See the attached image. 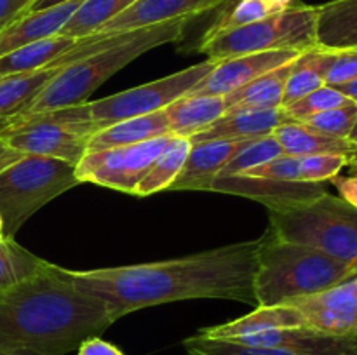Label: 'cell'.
<instances>
[{"label": "cell", "mask_w": 357, "mask_h": 355, "mask_svg": "<svg viewBox=\"0 0 357 355\" xmlns=\"http://www.w3.org/2000/svg\"><path fill=\"white\" fill-rule=\"evenodd\" d=\"M261 237L176 260L128 267L68 270L77 287L107 303L115 320L136 310L185 299L255 303V270Z\"/></svg>", "instance_id": "6da1fadb"}, {"label": "cell", "mask_w": 357, "mask_h": 355, "mask_svg": "<svg viewBox=\"0 0 357 355\" xmlns=\"http://www.w3.org/2000/svg\"><path fill=\"white\" fill-rule=\"evenodd\" d=\"M115 322L107 303L77 287L68 270L49 263L37 277L0 289V352L65 355Z\"/></svg>", "instance_id": "7a4b0ae2"}, {"label": "cell", "mask_w": 357, "mask_h": 355, "mask_svg": "<svg viewBox=\"0 0 357 355\" xmlns=\"http://www.w3.org/2000/svg\"><path fill=\"white\" fill-rule=\"evenodd\" d=\"M192 19H174L124 33L80 38L49 68H58L23 113L59 110L89 101L110 77L145 52L183 37Z\"/></svg>", "instance_id": "3957f363"}, {"label": "cell", "mask_w": 357, "mask_h": 355, "mask_svg": "<svg viewBox=\"0 0 357 355\" xmlns=\"http://www.w3.org/2000/svg\"><path fill=\"white\" fill-rule=\"evenodd\" d=\"M357 268L314 247L261 235L255 270L257 306L282 305L298 296L324 291L356 277Z\"/></svg>", "instance_id": "277c9868"}, {"label": "cell", "mask_w": 357, "mask_h": 355, "mask_svg": "<svg viewBox=\"0 0 357 355\" xmlns=\"http://www.w3.org/2000/svg\"><path fill=\"white\" fill-rule=\"evenodd\" d=\"M268 232L286 242L314 247L357 268V209L323 191L291 207L268 211Z\"/></svg>", "instance_id": "5b68a950"}, {"label": "cell", "mask_w": 357, "mask_h": 355, "mask_svg": "<svg viewBox=\"0 0 357 355\" xmlns=\"http://www.w3.org/2000/svg\"><path fill=\"white\" fill-rule=\"evenodd\" d=\"M75 164L38 155H21L0 171V218L3 239L17 230L52 198L77 187Z\"/></svg>", "instance_id": "8992f818"}, {"label": "cell", "mask_w": 357, "mask_h": 355, "mask_svg": "<svg viewBox=\"0 0 357 355\" xmlns=\"http://www.w3.org/2000/svg\"><path fill=\"white\" fill-rule=\"evenodd\" d=\"M317 45V7L291 2L286 9L244 26L204 33L199 51L213 61L279 51V49H305Z\"/></svg>", "instance_id": "52a82bcc"}, {"label": "cell", "mask_w": 357, "mask_h": 355, "mask_svg": "<svg viewBox=\"0 0 357 355\" xmlns=\"http://www.w3.org/2000/svg\"><path fill=\"white\" fill-rule=\"evenodd\" d=\"M215 63L213 59H206L199 65L188 66L180 72L131 87L122 93L51 111H54L56 117L61 120L87 124L98 131L126 118L142 117L164 110L176 100L187 96L211 72Z\"/></svg>", "instance_id": "ba28073f"}, {"label": "cell", "mask_w": 357, "mask_h": 355, "mask_svg": "<svg viewBox=\"0 0 357 355\" xmlns=\"http://www.w3.org/2000/svg\"><path fill=\"white\" fill-rule=\"evenodd\" d=\"M94 131L87 124L65 122L54 111L20 113L6 122L0 138L21 155H38L79 164Z\"/></svg>", "instance_id": "9c48e42d"}, {"label": "cell", "mask_w": 357, "mask_h": 355, "mask_svg": "<svg viewBox=\"0 0 357 355\" xmlns=\"http://www.w3.org/2000/svg\"><path fill=\"white\" fill-rule=\"evenodd\" d=\"M169 138L171 134L159 136L136 145L87 152L75 166L77 180L135 195L138 183L149 173Z\"/></svg>", "instance_id": "30bf717a"}, {"label": "cell", "mask_w": 357, "mask_h": 355, "mask_svg": "<svg viewBox=\"0 0 357 355\" xmlns=\"http://www.w3.org/2000/svg\"><path fill=\"white\" fill-rule=\"evenodd\" d=\"M282 305L298 310L307 329L330 336H357L356 277L324 291L293 298Z\"/></svg>", "instance_id": "8fae6325"}, {"label": "cell", "mask_w": 357, "mask_h": 355, "mask_svg": "<svg viewBox=\"0 0 357 355\" xmlns=\"http://www.w3.org/2000/svg\"><path fill=\"white\" fill-rule=\"evenodd\" d=\"M298 49H279V51L253 52V54L234 56V58L216 61L211 72L188 94H206V96H227L253 82L271 70L291 63L302 54Z\"/></svg>", "instance_id": "7c38bea8"}, {"label": "cell", "mask_w": 357, "mask_h": 355, "mask_svg": "<svg viewBox=\"0 0 357 355\" xmlns=\"http://www.w3.org/2000/svg\"><path fill=\"white\" fill-rule=\"evenodd\" d=\"M211 191L251 198L260 202L261 205H267L268 211H275L310 200L326 190L323 183H291L248 174H234L216 178L211 184Z\"/></svg>", "instance_id": "4fadbf2b"}, {"label": "cell", "mask_w": 357, "mask_h": 355, "mask_svg": "<svg viewBox=\"0 0 357 355\" xmlns=\"http://www.w3.org/2000/svg\"><path fill=\"white\" fill-rule=\"evenodd\" d=\"M232 0H136L131 7L108 21L94 35L124 33L174 19H194L195 16L218 9Z\"/></svg>", "instance_id": "5bb4252c"}, {"label": "cell", "mask_w": 357, "mask_h": 355, "mask_svg": "<svg viewBox=\"0 0 357 355\" xmlns=\"http://www.w3.org/2000/svg\"><path fill=\"white\" fill-rule=\"evenodd\" d=\"M253 139H211L192 143L185 166L167 190L171 191H211L215 178L243 146Z\"/></svg>", "instance_id": "9a60e30c"}, {"label": "cell", "mask_w": 357, "mask_h": 355, "mask_svg": "<svg viewBox=\"0 0 357 355\" xmlns=\"http://www.w3.org/2000/svg\"><path fill=\"white\" fill-rule=\"evenodd\" d=\"M351 164V157L337 153L317 155H279L274 160L246 171L248 176L268 178L291 183H324L331 181Z\"/></svg>", "instance_id": "2e32d148"}, {"label": "cell", "mask_w": 357, "mask_h": 355, "mask_svg": "<svg viewBox=\"0 0 357 355\" xmlns=\"http://www.w3.org/2000/svg\"><path fill=\"white\" fill-rule=\"evenodd\" d=\"M80 3L82 0H70L47 9L24 13L23 16L0 30V58L31 42L58 35Z\"/></svg>", "instance_id": "e0dca14e"}, {"label": "cell", "mask_w": 357, "mask_h": 355, "mask_svg": "<svg viewBox=\"0 0 357 355\" xmlns=\"http://www.w3.org/2000/svg\"><path fill=\"white\" fill-rule=\"evenodd\" d=\"M291 122L284 108L275 110H237L227 111L208 129L190 136V143L211 139H258L271 136L279 125Z\"/></svg>", "instance_id": "ac0fdd59"}, {"label": "cell", "mask_w": 357, "mask_h": 355, "mask_svg": "<svg viewBox=\"0 0 357 355\" xmlns=\"http://www.w3.org/2000/svg\"><path fill=\"white\" fill-rule=\"evenodd\" d=\"M288 327H305L300 312L289 305H274L257 306L248 315L218 326L204 327L199 331V334L216 340H236L250 334L265 333L271 329H288Z\"/></svg>", "instance_id": "d6986e66"}, {"label": "cell", "mask_w": 357, "mask_h": 355, "mask_svg": "<svg viewBox=\"0 0 357 355\" xmlns=\"http://www.w3.org/2000/svg\"><path fill=\"white\" fill-rule=\"evenodd\" d=\"M164 113L171 134L190 138L227 113V101L225 96L187 94L164 108Z\"/></svg>", "instance_id": "ffe728a7"}, {"label": "cell", "mask_w": 357, "mask_h": 355, "mask_svg": "<svg viewBox=\"0 0 357 355\" xmlns=\"http://www.w3.org/2000/svg\"><path fill=\"white\" fill-rule=\"evenodd\" d=\"M169 134L166 113H164V110H160L155 113L142 115V117L126 118V120L98 129L96 132L91 134L89 141H87V152H100V150L136 145V143Z\"/></svg>", "instance_id": "44dd1931"}, {"label": "cell", "mask_w": 357, "mask_h": 355, "mask_svg": "<svg viewBox=\"0 0 357 355\" xmlns=\"http://www.w3.org/2000/svg\"><path fill=\"white\" fill-rule=\"evenodd\" d=\"M284 155H317L337 153L352 157L357 146L345 138H335L316 131L303 122H286L272 132Z\"/></svg>", "instance_id": "7402d4cb"}, {"label": "cell", "mask_w": 357, "mask_h": 355, "mask_svg": "<svg viewBox=\"0 0 357 355\" xmlns=\"http://www.w3.org/2000/svg\"><path fill=\"white\" fill-rule=\"evenodd\" d=\"M317 45L357 47V0H331L317 6Z\"/></svg>", "instance_id": "603a6c76"}, {"label": "cell", "mask_w": 357, "mask_h": 355, "mask_svg": "<svg viewBox=\"0 0 357 355\" xmlns=\"http://www.w3.org/2000/svg\"><path fill=\"white\" fill-rule=\"evenodd\" d=\"M291 63L271 70L241 89L227 94V111L237 110H275L282 108L286 80L291 72Z\"/></svg>", "instance_id": "cb8c5ba5"}, {"label": "cell", "mask_w": 357, "mask_h": 355, "mask_svg": "<svg viewBox=\"0 0 357 355\" xmlns=\"http://www.w3.org/2000/svg\"><path fill=\"white\" fill-rule=\"evenodd\" d=\"M75 44V38L63 37V35H54V37L31 42V44L0 58V75H21V73H31L49 68L56 59L61 58Z\"/></svg>", "instance_id": "d4e9b609"}, {"label": "cell", "mask_w": 357, "mask_h": 355, "mask_svg": "<svg viewBox=\"0 0 357 355\" xmlns=\"http://www.w3.org/2000/svg\"><path fill=\"white\" fill-rule=\"evenodd\" d=\"M190 148V139L185 138V136L171 134L167 145L157 155V159L153 160L149 173L143 176V180L136 187L135 195H138V197H149V195L167 190L171 187V183L176 180L178 174L181 173V169H183L185 160H187Z\"/></svg>", "instance_id": "484cf974"}, {"label": "cell", "mask_w": 357, "mask_h": 355, "mask_svg": "<svg viewBox=\"0 0 357 355\" xmlns=\"http://www.w3.org/2000/svg\"><path fill=\"white\" fill-rule=\"evenodd\" d=\"M324 65H326V49L321 45L305 49L293 61L282 94V108L296 103L307 94L324 86Z\"/></svg>", "instance_id": "4316f807"}, {"label": "cell", "mask_w": 357, "mask_h": 355, "mask_svg": "<svg viewBox=\"0 0 357 355\" xmlns=\"http://www.w3.org/2000/svg\"><path fill=\"white\" fill-rule=\"evenodd\" d=\"M135 2L136 0H82V3L77 7L75 13L66 21L58 35L75 38V40L91 37L103 24L124 13Z\"/></svg>", "instance_id": "83f0119b"}, {"label": "cell", "mask_w": 357, "mask_h": 355, "mask_svg": "<svg viewBox=\"0 0 357 355\" xmlns=\"http://www.w3.org/2000/svg\"><path fill=\"white\" fill-rule=\"evenodd\" d=\"M47 267L49 261L35 256L14 239L0 240V289L30 281Z\"/></svg>", "instance_id": "f1b7e54d"}, {"label": "cell", "mask_w": 357, "mask_h": 355, "mask_svg": "<svg viewBox=\"0 0 357 355\" xmlns=\"http://www.w3.org/2000/svg\"><path fill=\"white\" fill-rule=\"evenodd\" d=\"M183 347L190 355H310L284 350V348L253 347V345H243L229 340H216V338H206L199 333L187 338L183 341Z\"/></svg>", "instance_id": "f546056e"}, {"label": "cell", "mask_w": 357, "mask_h": 355, "mask_svg": "<svg viewBox=\"0 0 357 355\" xmlns=\"http://www.w3.org/2000/svg\"><path fill=\"white\" fill-rule=\"evenodd\" d=\"M279 155H282V150L272 134L253 139V141H250L246 146H243V148L230 159V162L223 167L222 173H220L218 176L243 174L246 173V171L253 169V167L271 162V160H274L275 157Z\"/></svg>", "instance_id": "4dcf8cb0"}, {"label": "cell", "mask_w": 357, "mask_h": 355, "mask_svg": "<svg viewBox=\"0 0 357 355\" xmlns=\"http://www.w3.org/2000/svg\"><path fill=\"white\" fill-rule=\"evenodd\" d=\"M349 101L351 100H349L345 94H342L337 87H331L324 84L323 87L312 90V93L307 94L305 97L298 100L296 103L286 106L284 111L288 113V117L291 118V120L303 122L309 117H312V115L321 113V111L344 106Z\"/></svg>", "instance_id": "1f68e13d"}, {"label": "cell", "mask_w": 357, "mask_h": 355, "mask_svg": "<svg viewBox=\"0 0 357 355\" xmlns=\"http://www.w3.org/2000/svg\"><path fill=\"white\" fill-rule=\"evenodd\" d=\"M275 13H279V9L272 6L268 0H237L230 9H227L216 19V23L206 33H216V31L244 26V24L260 21Z\"/></svg>", "instance_id": "d6a6232c"}, {"label": "cell", "mask_w": 357, "mask_h": 355, "mask_svg": "<svg viewBox=\"0 0 357 355\" xmlns=\"http://www.w3.org/2000/svg\"><path fill=\"white\" fill-rule=\"evenodd\" d=\"M357 118V103L349 101L347 104L338 108H331V110L321 111V113L312 115L303 124L310 125L316 131L324 132L328 136H335V138H345L349 139L352 127L356 124Z\"/></svg>", "instance_id": "836d02e7"}, {"label": "cell", "mask_w": 357, "mask_h": 355, "mask_svg": "<svg viewBox=\"0 0 357 355\" xmlns=\"http://www.w3.org/2000/svg\"><path fill=\"white\" fill-rule=\"evenodd\" d=\"M357 80V47L356 49H326L324 84L340 87Z\"/></svg>", "instance_id": "e575fe53"}, {"label": "cell", "mask_w": 357, "mask_h": 355, "mask_svg": "<svg viewBox=\"0 0 357 355\" xmlns=\"http://www.w3.org/2000/svg\"><path fill=\"white\" fill-rule=\"evenodd\" d=\"M33 0H0V30L28 13Z\"/></svg>", "instance_id": "d590c367"}, {"label": "cell", "mask_w": 357, "mask_h": 355, "mask_svg": "<svg viewBox=\"0 0 357 355\" xmlns=\"http://www.w3.org/2000/svg\"><path fill=\"white\" fill-rule=\"evenodd\" d=\"M77 355H126V354L122 350H119L115 345L101 340L100 336H93V338H87L86 341H82V343L79 345V348H77Z\"/></svg>", "instance_id": "8d00e7d4"}, {"label": "cell", "mask_w": 357, "mask_h": 355, "mask_svg": "<svg viewBox=\"0 0 357 355\" xmlns=\"http://www.w3.org/2000/svg\"><path fill=\"white\" fill-rule=\"evenodd\" d=\"M331 181H333V184L337 187L340 197L357 209V176H352V174L340 176V174H338V176H335Z\"/></svg>", "instance_id": "74e56055"}, {"label": "cell", "mask_w": 357, "mask_h": 355, "mask_svg": "<svg viewBox=\"0 0 357 355\" xmlns=\"http://www.w3.org/2000/svg\"><path fill=\"white\" fill-rule=\"evenodd\" d=\"M70 2V0H33L28 10H40V9H47V7H54L59 6V3Z\"/></svg>", "instance_id": "f35d334b"}, {"label": "cell", "mask_w": 357, "mask_h": 355, "mask_svg": "<svg viewBox=\"0 0 357 355\" xmlns=\"http://www.w3.org/2000/svg\"><path fill=\"white\" fill-rule=\"evenodd\" d=\"M337 89L340 90L342 94H345V96H347L349 100L354 101V103H357V80H352V82L344 84V86L337 87Z\"/></svg>", "instance_id": "ab89813d"}, {"label": "cell", "mask_w": 357, "mask_h": 355, "mask_svg": "<svg viewBox=\"0 0 357 355\" xmlns=\"http://www.w3.org/2000/svg\"><path fill=\"white\" fill-rule=\"evenodd\" d=\"M20 157H21V153L14 152V150H7V152L3 153L2 157H0V171H2L3 167L9 166V164L16 162V160L20 159Z\"/></svg>", "instance_id": "60d3db41"}, {"label": "cell", "mask_w": 357, "mask_h": 355, "mask_svg": "<svg viewBox=\"0 0 357 355\" xmlns=\"http://www.w3.org/2000/svg\"><path fill=\"white\" fill-rule=\"evenodd\" d=\"M268 2H271L274 7H278L279 10H282V9H286V7H288L293 0H268Z\"/></svg>", "instance_id": "b9f144b4"}, {"label": "cell", "mask_w": 357, "mask_h": 355, "mask_svg": "<svg viewBox=\"0 0 357 355\" xmlns=\"http://www.w3.org/2000/svg\"><path fill=\"white\" fill-rule=\"evenodd\" d=\"M349 141H352L357 146V118H356V124H354V127H352L351 134H349Z\"/></svg>", "instance_id": "7bdbcfd3"}, {"label": "cell", "mask_w": 357, "mask_h": 355, "mask_svg": "<svg viewBox=\"0 0 357 355\" xmlns=\"http://www.w3.org/2000/svg\"><path fill=\"white\" fill-rule=\"evenodd\" d=\"M7 150H10V148H9V146H7V145H6V141H3V139H2V138H0V157H2V155H3V153H6V152H7Z\"/></svg>", "instance_id": "ee69618b"}, {"label": "cell", "mask_w": 357, "mask_h": 355, "mask_svg": "<svg viewBox=\"0 0 357 355\" xmlns=\"http://www.w3.org/2000/svg\"><path fill=\"white\" fill-rule=\"evenodd\" d=\"M349 174H352V176H357V164H349Z\"/></svg>", "instance_id": "f6af8a7d"}, {"label": "cell", "mask_w": 357, "mask_h": 355, "mask_svg": "<svg viewBox=\"0 0 357 355\" xmlns=\"http://www.w3.org/2000/svg\"><path fill=\"white\" fill-rule=\"evenodd\" d=\"M351 164H357V148H356V152L352 153V157H351Z\"/></svg>", "instance_id": "bcb514c9"}, {"label": "cell", "mask_w": 357, "mask_h": 355, "mask_svg": "<svg viewBox=\"0 0 357 355\" xmlns=\"http://www.w3.org/2000/svg\"><path fill=\"white\" fill-rule=\"evenodd\" d=\"M3 239V232H2V218H0V240Z\"/></svg>", "instance_id": "7dc6e473"}, {"label": "cell", "mask_w": 357, "mask_h": 355, "mask_svg": "<svg viewBox=\"0 0 357 355\" xmlns=\"http://www.w3.org/2000/svg\"><path fill=\"white\" fill-rule=\"evenodd\" d=\"M0 355H7V354H2V352H0Z\"/></svg>", "instance_id": "c3c4849f"}, {"label": "cell", "mask_w": 357, "mask_h": 355, "mask_svg": "<svg viewBox=\"0 0 357 355\" xmlns=\"http://www.w3.org/2000/svg\"><path fill=\"white\" fill-rule=\"evenodd\" d=\"M2 79H3V77H2V75H0V80H2Z\"/></svg>", "instance_id": "681fc988"}, {"label": "cell", "mask_w": 357, "mask_h": 355, "mask_svg": "<svg viewBox=\"0 0 357 355\" xmlns=\"http://www.w3.org/2000/svg\"><path fill=\"white\" fill-rule=\"evenodd\" d=\"M356 278H357V275H356Z\"/></svg>", "instance_id": "f907efd6"}, {"label": "cell", "mask_w": 357, "mask_h": 355, "mask_svg": "<svg viewBox=\"0 0 357 355\" xmlns=\"http://www.w3.org/2000/svg\"><path fill=\"white\" fill-rule=\"evenodd\" d=\"M356 355H357V354H356Z\"/></svg>", "instance_id": "816d5d0a"}]
</instances>
